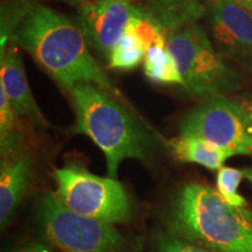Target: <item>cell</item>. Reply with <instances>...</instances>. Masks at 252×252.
I'll return each instance as SVG.
<instances>
[{"label": "cell", "instance_id": "17", "mask_svg": "<svg viewBox=\"0 0 252 252\" xmlns=\"http://www.w3.org/2000/svg\"><path fill=\"white\" fill-rule=\"evenodd\" d=\"M244 178H247L245 169L223 166L217 171L216 189L229 203L238 207H248L247 200L238 193V187Z\"/></svg>", "mask_w": 252, "mask_h": 252}, {"label": "cell", "instance_id": "22", "mask_svg": "<svg viewBox=\"0 0 252 252\" xmlns=\"http://www.w3.org/2000/svg\"><path fill=\"white\" fill-rule=\"evenodd\" d=\"M232 1L237 2V4L243 6V7L249 9V11L252 13V0H232Z\"/></svg>", "mask_w": 252, "mask_h": 252}, {"label": "cell", "instance_id": "12", "mask_svg": "<svg viewBox=\"0 0 252 252\" xmlns=\"http://www.w3.org/2000/svg\"><path fill=\"white\" fill-rule=\"evenodd\" d=\"M174 159L180 162L197 163L212 171H219L234 154L191 135L179 134L166 141Z\"/></svg>", "mask_w": 252, "mask_h": 252}, {"label": "cell", "instance_id": "6", "mask_svg": "<svg viewBox=\"0 0 252 252\" xmlns=\"http://www.w3.org/2000/svg\"><path fill=\"white\" fill-rule=\"evenodd\" d=\"M60 201L72 212L110 224L130 222L131 198L117 179L104 178L77 162H68L53 172Z\"/></svg>", "mask_w": 252, "mask_h": 252}, {"label": "cell", "instance_id": "4", "mask_svg": "<svg viewBox=\"0 0 252 252\" xmlns=\"http://www.w3.org/2000/svg\"><path fill=\"white\" fill-rule=\"evenodd\" d=\"M182 88L191 96H220L238 86V75L226 64L200 25L191 23L166 32Z\"/></svg>", "mask_w": 252, "mask_h": 252}, {"label": "cell", "instance_id": "2", "mask_svg": "<svg viewBox=\"0 0 252 252\" xmlns=\"http://www.w3.org/2000/svg\"><path fill=\"white\" fill-rule=\"evenodd\" d=\"M67 93L75 112L71 133L87 135L99 147L110 178L117 179L125 159H153L159 140L124 99L94 83H78Z\"/></svg>", "mask_w": 252, "mask_h": 252}, {"label": "cell", "instance_id": "23", "mask_svg": "<svg viewBox=\"0 0 252 252\" xmlns=\"http://www.w3.org/2000/svg\"><path fill=\"white\" fill-rule=\"evenodd\" d=\"M128 1H132V0H128Z\"/></svg>", "mask_w": 252, "mask_h": 252}, {"label": "cell", "instance_id": "21", "mask_svg": "<svg viewBox=\"0 0 252 252\" xmlns=\"http://www.w3.org/2000/svg\"><path fill=\"white\" fill-rule=\"evenodd\" d=\"M58 1H61L63 4H67L69 6H72V7H80V6L83 4L87 0H58Z\"/></svg>", "mask_w": 252, "mask_h": 252}, {"label": "cell", "instance_id": "1", "mask_svg": "<svg viewBox=\"0 0 252 252\" xmlns=\"http://www.w3.org/2000/svg\"><path fill=\"white\" fill-rule=\"evenodd\" d=\"M9 41L26 50L65 91L78 83H94L124 99L94 58L80 26L64 14L27 1Z\"/></svg>", "mask_w": 252, "mask_h": 252}, {"label": "cell", "instance_id": "19", "mask_svg": "<svg viewBox=\"0 0 252 252\" xmlns=\"http://www.w3.org/2000/svg\"><path fill=\"white\" fill-rule=\"evenodd\" d=\"M7 252H56V250L48 243L33 239L15 245Z\"/></svg>", "mask_w": 252, "mask_h": 252}, {"label": "cell", "instance_id": "5", "mask_svg": "<svg viewBox=\"0 0 252 252\" xmlns=\"http://www.w3.org/2000/svg\"><path fill=\"white\" fill-rule=\"evenodd\" d=\"M36 219L43 237L60 252H126L128 242L115 225L77 214L54 191L41 195Z\"/></svg>", "mask_w": 252, "mask_h": 252}, {"label": "cell", "instance_id": "20", "mask_svg": "<svg viewBox=\"0 0 252 252\" xmlns=\"http://www.w3.org/2000/svg\"><path fill=\"white\" fill-rule=\"evenodd\" d=\"M239 100H241L242 105H243V108L245 110V115H247L249 126H250V130L252 133V96H247Z\"/></svg>", "mask_w": 252, "mask_h": 252}, {"label": "cell", "instance_id": "15", "mask_svg": "<svg viewBox=\"0 0 252 252\" xmlns=\"http://www.w3.org/2000/svg\"><path fill=\"white\" fill-rule=\"evenodd\" d=\"M144 71L154 83L182 87V77L174 56L167 46L150 47L144 61Z\"/></svg>", "mask_w": 252, "mask_h": 252}, {"label": "cell", "instance_id": "13", "mask_svg": "<svg viewBox=\"0 0 252 252\" xmlns=\"http://www.w3.org/2000/svg\"><path fill=\"white\" fill-rule=\"evenodd\" d=\"M144 8L166 32L196 23L206 12L202 0H146Z\"/></svg>", "mask_w": 252, "mask_h": 252}, {"label": "cell", "instance_id": "3", "mask_svg": "<svg viewBox=\"0 0 252 252\" xmlns=\"http://www.w3.org/2000/svg\"><path fill=\"white\" fill-rule=\"evenodd\" d=\"M166 230L213 252H252V212L229 203L219 190L188 182L175 191Z\"/></svg>", "mask_w": 252, "mask_h": 252}, {"label": "cell", "instance_id": "18", "mask_svg": "<svg viewBox=\"0 0 252 252\" xmlns=\"http://www.w3.org/2000/svg\"><path fill=\"white\" fill-rule=\"evenodd\" d=\"M150 252H213L172 234L168 230L154 234Z\"/></svg>", "mask_w": 252, "mask_h": 252}, {"label": "cell", "instance_id": "7", "mask_svg": "<svg viewBox=\"0 0 252 252\" xmlns=\"http://www.w3.org/2000/svg\"><path fill=\"white\" fill-rule=\"evenodd\" d=\"M179 134L200 138L234 156H252V133L239 99L210 97L182 117Z\"/></svg>", "mask_w": 252, "mask_h": 252}, {"label": "cell", "instance_id": "9", "mask_svg": "<svg viewBox=\"0 0 252 252\" xmlns=\"http://www.w3.org/2000/svg\"><path fill=\"white\" fill-rule=\"evenodd\" d=\"M214 36L229 55L252 59V13L232 0H208Z\"/></svg>", "mask_w": 252, "mask_h": 252}, {"label": "cell", "instance_id": "16", "mask_svg": "<svg viewBox=\"0 0 252 252\" xmlns=\"http://www.w3.org/2000/svg\"><path fill=\"white\" fill-rule=\"evenodd\" d=\"M146 52L147 48L143 41L133 32L127 30L112 50L108 60V65L111 69L130 70L145 61Z\"/></svg>", "mask_w": 252, "mask_h": 252}, {"label": "cell", "instance_id": "10", "mask_svg": "<svg viewBox=\"0 0 252 252\" xmlns=\"http://www.w3.org/2000/svg\"><path fill=\"white\" fill-rule=\"evenodd\" d=\"M0 87L20 117L39 127H48L49 123L37 106L28 84L26 71L19 47L9 42L0 48Z\"/></svg>", "mask_w": 252, "mask_h": 252}, {"label": "cell", "instance_id": "11", "mask_svg": "<svg viewBox=\"0 0 252 252\" xmlns=\"http://www.w3.org/2000/svg\"><path fill=\"white\" fill-rule=\"evenodd\" d=\"M35 159L24 152L11 159L1 160L0 167V224L7 228L15 212L31 188Z\"/></svg>", "mask_w": 252, "mask_h": 252}, {"label": "cell", "instance_id": "8", "mask_svg": "<svg viewBox=\"0 0 252 252\" xmlns=\"http://www.w3.org/2000/svg\"><path fill=\"white\" fill-rule=\"evenodd\" d=\"M76 9V23L88 43L106 61L132 20L147 13L128 0H87Z\"/></svg>", "mask_w": 252, "mask_h": 252}, {"label": "cell", "instance_id": "14", "mask_svg": "<svg viewBox=\"0 0 252 252\" xmlns=\"http://www.w3.org/2000/svg\"><path fill=\"white\" fill-rule=\"evenodd\" d=\"M20 116L9 102L5 90L0 87V152L1 160L24 153L25 134Z\"/></svg>", "mask_w": 252, "mask_h": 252}]
</instances>
